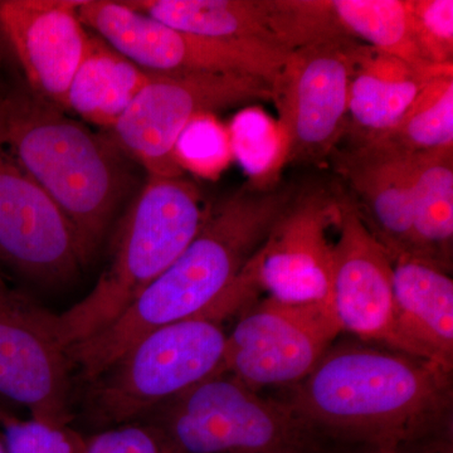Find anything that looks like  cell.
<instances>
[{
    "label": "cell",
    "instance_id": "obj_11",
    "mask_svg": "<svg viewBox=\"0 0 453 453\" xmlns=\"http://www.w3.org/2000/svg\"><path fill=\"white\" fill-rule=\"evenodd\" d=\"M71 366L57 314L0 283V396L25 405L33 419L68 426Z\"/></svg>",
    "mask_w": 453,
    "mask_h": 453
},
{
    "label": "cell",
    "instance_id": "obj_23",
    "mask_svg": "<svg viewBox=\"0 0 453 453\" xmlns=\"http://www.w3.org/2000/svg\"><path fill=\"white\" fill-rule=\"evenodd\" d=\"M374 142L407 157L453 149V71L432 80L402 120Z\"/></svg>",
    "mask_w": 453,
    "mask_h": 453
},
{
    "label": "cell",
    "instance_id": "obj_28",
    "mask_svg": "<svg viewBox=\"0 0 453 453\" xmlns=\"http://www.w3.org/2000/svg\"><path fill=\"white\" fill-rule=\"evenodd\" d=\"M452 437L441 438V440L426 441V442L413 443H386V445L353 446L340 453H428L440 443Z\"/></svg>",
    "mask_w": 453,
    "mask_h": 453
},
{
    "label": "cell",
    "instance_id": "obj_9",
    "mask_svg": "<svg viewBox=\"0 0 453 453\" xmlns=\"http://www.w3.org/2000/svg\"><path fill=\"white\" fill-rule=\"evenodd\" d=\"M360 44L350 38H329L288 52L271 86L286 162H323L344 138Z\"/></svg>",
    "mask_w": 453,
    "mask_h": 453
},
{
    "label": "cell",
    "instance_id": "obj_16",
    "mask_svg": "<svg viewBox=\"0 0 453 453\" xmlns=\"http://www.w3.org/2000/svg\"><path fill=\"white\" fill-rule=\"evenodd\" d=\"M399 351L453 369V281L449 271L401 255L392 261Z\"/></svg>",
    "mask_w": 453,
    "mask_h": 453
},
{
    "label": "cell",
    "instance_id": "obj_22",
    "mask_svg": "<svg viewBox=\"0 0 453 453\" xmlns=\"http://www.w3.org/2000/svg\"><path fill=\"white\" fill-rule=\"evenodd\" d=\"M327 5L340 37L413 65H428L414 42L410 0H327Z\"/></svg>",
    "mask_w": 453,
    "mask_h": 453
},
{
    "label": "cell",
    "instance_id": "obj_15",
    "mask_svg": "<svg viewBox=\"0 0 453 453\" xmlns=\"http://www.w3.org/2000/svg\"><path fill=\"white\" fill-rule=\"evenodd\" d=\"M82 0H0V37L32 94L65 110L68 88L85 55L89 33Z\"/></svg>",
    "mask_w": 453,
    "mask_h": 453
},
{
    "label": "cell",
    "instance_id": "obj_24",
    "mask_svg": "<svg viewBox=\"0 0 453 453\" xmlns=\"http://www.w3.org/2000/svg\"><path fill=\"white\" fill-rule=\"evenodd\" d=\"M231 155L229 131L214 118V113L196 116L180 134L174 148L179 168L207 179L219 177Z\"/></svg>",
    "mask_w": 453,
    "mask_h": 453
},
{
    "label": "cell",
    "instance_id": "obj_2",
    "mask_svg": "<svg viewBox=\"0 0 453 453\" xmlns=\"http://www.w3.org/2000/svg\"><path fill=\"white\" fill-rule=\"evenodd\" d=\"M294 188L242 187L210 210L184 252L112 324L68 349L97 380L146 334L203 314L226 294L295 201Z\"/></svg>",
    "mask_w": 453,
    "mask_h": 453
},
{
    "label": "cell",
    "instance_id": "obj_32",
    "mask_svg": "<svg viewBox=\"0 0 453 453\" xmlns=\"http://www.w3.org/2000/svg\"><path fill=\"white\" fill-rule=\"evenodd\" d=\"M5 282L4 276H3L2 265H0V283Z\"/></svg>",
    "mask_w": 453,
    "mask_h": 453
},
{
    "label": "cell",
    "instance_id": "obj_17",
    "mask_svg": "<svg viewBox=\"0 0 453 453\" xmlns=\"http://www.w3.org/2000/svg\"><path fill=\"white\" fill-rule=\"evenodd\" d=\"M340 170L359 196L363 219L390 258L408 255L412 232L414 155L380 144L353 146L340 157Z\"/></svg>",
    "mask_w": 453,
    "mask_h": 453
},
{
    "label": "cell",
    "instance_id": "obj_26",
    "mask_svg": "<svg viewBox=\"0 0 453 453\" xmlns=\"http://www.w3.org/2000/svg\"><path fill=\"white\" fill-rule=\"evenodd\" d=\"M3 443L7 453H83L85 437L68 426L17 418L2 411Z\"/></svg>",
    "mask_w": 453,
    "mask_h": 453
},
{
    "label": "cell",
    "instance_id": "obj_30",
    "mask_svg": "<svg viewBox=\"0 0 453 453\" xmlns=\"http://www.w3.org/2000/svg\"><path fill=\"white\" fill-rule=\"evenodd\" d=\"M7 52L4 43H3L2 37H0V65H2L3 58H4V53Z\"/></svg>",
    "mask_w": 453,
    "mask_h": 453
},
{
    "label": "cell",
    "instance_id": "obj_13",
    "mask_svg": "<svg viewBox=\"0 0 453 453\" xmlns=\"http://www.w3.org/2000/svg\"><path fill=\"white\" fill-rule=\"evenodd\" d=\"M338 199L324 193L295 198L246 270L256 288L283 303H332Z\"/></svg>",
    "mask_w": 453,
    "mask_h": 453
},
{
    "label": "cell",
    "instance_id": "obj_19",
    "mask_svg": "<svg viewBox=\"0 0 453 453\" xmlns=\"http://www.w3.org/2000/svg\"><path fill=\"white\" fill-rule=\"evenodd\" d=\"M150 80V73L103 38L89 35L85 55L68 88L65 110L109 133Z\"/></svg>",
    "mask_w": 453,
    "mask_h": 453
},
{
    "label": "cell",
    "instance_id": "obj_4",
    "mask_svg": "<svg viewBox=\"0 0 453 453\" xmlns=\"http://www.w3.org/2000/svg\"><path fill=\"white\" fill-rule=\"evenodd\" d=\"M210 210L183 177H148L119 229L109 266L73 308L57 315L68 348L112 324L199 234Z\"/></svg>",
    "mask_w": 453,
    "mask_h": 453
},
{
    "label": "cell",
    "instance_id": "obj_8",
    "mask_svg": "<svg viewBox=\"0 0 453 453\" xmlns=\"http://www.w3.org/2000/svg\"><path fill=\"white\" fill-rule=\"evenodd\" d=\"M271 100L257 77L223 73H151V80L118 124L106 133L148 177H183L174 157L177 140L196 116Z\"/></svg>",
    "mask_w": 453,
    "mask_h": 453
},
{
    "label": "cell",
    "instance_id": "obj_6",
    "mask_svg": "<svg viewBox=\"0 0 453 453\" xmlns=\"http://www.w3.org/2000/svg\"><path fill=\"white\" fill-rule=\"evenodd\" d=\"M223 320L207 310L146 334L96 380L95 421L129 423L219 375L226 350Z\"/></svg>",
    "mask_w": 453,
    "mask_h": 453
},
{
    "label": "cell",
    "instance_id": "obj_18",
    "mask_svg": "<svg viewBox=\"0 0 453 453\" xmlns=\"http://www.w3.org/2000/svg\"><path fill=\"white\" fill-rule=\"evenodd\" d=\"M451 65H418L360 44L349 94V124L354 146L383 138L402 120L432 80Z\"/></svg>",
    "mask_w": 453,
    "mask_h": 453
},
{
    "label": "cell",
    "instance_id": "obj_7",
    "mask_svg": "<svg viewBox=\"0 0 453 453\" xmlns=\"http://www.w3.org/2000/svg\"><path fill=\"white\" fill-rule=\"evenodd\" d=\"M80 19L113 50L150 73H223L273 86L290 50L256 40H216L173 28L124 2L83 0Z\"/></svg>",
    "mask_w": 453,
    "mask_h": 453
},
{
    "label": "cell",
    "instance_id": "obj_25",
    "mask_svg": "<svg viewBox=\"0 0 453 453\" xmlns=\"http://www.w3.org/2000/svg\"><path fill=\"white\" fill-rule=\"evenodd\" d=\"M414 42L428 65H453L452 0H410Z\"/></svg>",
    "mask_w": 453,
    "mask_h": 453
},
{
    "label": "cell",
    "instance_id": "obj_12",
    "mask_svg": "<svg viewBox=\"0 0 453 453\" xmlns=\"http://www.w3.org/2000/svg\"><path fill=\"white\" fill-rule=\"evenodd\" d=\"M43 285H61L83 267L70 222L9 148L0 130V265Z\"/></svg>",
    "mask_w": 453,
    "mask_h": 453
},
{
    "label": "cell",
    "instance_id": "obj_29",
    "mask_svg": "<svg viewBox=\"0 0 453 453\" xmlns=\"http://www.w3.org/2000/svg\"><path fill=\"white\" fill-rule=\"evenodd\" d=\"M428 453H453L452 440H447L445 442L440 443Z\"/></svg>",
    "mask_w": 453,
    "mask_h": 453
},
{
    "label": "cell",
    "instance_id": "obj_5",
    "mask_svg": "<svg viewBox=\"0 0 453 453\" xmlns=\"http://www.w3.org/2000/svg\"><path fill=\"white\" fill-rule=\"evenodd\" d=\"M160 429L178 453H340L288 402L214 375L173 399Z\"/></svg>",
    "mask_w": 453,
    "mask_h": 453
},
{
    "label": "cell",
    "instance_id": "obj_3",
    "mask_svg": "<svg viewBox=\"0 0 453 453\" xmlns=\"http://www.w3.org/2000/svg\"><path fill=\"white\" fill-rule=\"evenodd\" d=\"M0 130L73 226L88 264L133 186L127 155L29 89L0 95Z\"/></svg>",
    "mask_w": 453,
    "mask_h": 453
},
{
    "label": "cell",
    "instance_id": "obj_10",
    "mask_svg": "<svg viewBox=\"0 0 453 453\" xmlns=\"http://www.w3.org/2000/svg\"><path fill=\"white\" fill-rule=\"evenodd\" d=\"M340 333L332 303H283L267 297L247 309L226 334L219 374L257 392L294 386L314 371Z\"/></svg>",
    "mask_w": 453,
    "mask_h": 453
},
{
    "label": "cell",
    "instance_id": "obj_1",
    "mask_svg": "<svg viewBox=\"0 0 453 453\" xmlns=\"http://www.w3.org/2000/svg\"><path fill=\"white\" fill-rule=\"evenodd\" d=\"M283 401L340 446L452 437V372L372 342L333 345Z\"/></svg>",
    "mask_w": 453,
    "mask_h": 453
},
{
    "label": "cell",
    "instance_id": "obj_20",
    "mask_svg": "<svg viewBox=\"0 0 453 453\" xmlns=\"http://www.w3.org/2000/svg\"><path fill=\"white\" fill-rule=\"evenodd\" d=\"M453 241V149L414 155L412 232L408 255L449 271Z\"/></svg>",
    "mask_w": 453,
    "mask_h": 453
},
{
    "label": "cell",
    "instance_id": "obj_14",
    "mask_svg": "<svg viewBox=\"0 0 453 453\" xmlns=\"http://www.w3.org/2000/svg\"><path fill=\"white\" fill-rule=\"evenodd\" d=\"M334 244L333 308L342 332L399 351L392 258L368 228L356 203L338 201Z\"/></svg>",
    "mask_w": 453,
    "mask_h": 453
},
{
    "label": "cell",
    "instance_id": "obj_33",
    "mask_svg": "<svg viewBox=\"0 0 453 453\" xmlns=\"http://www.w3.org/2000/svg\"><path fill=\"white\" fill-rule=\"evenodd\" d=\"M2 411H3L2 408H0V412H2Z\"/></svg>",
    "mask_w": 453,
    "mask_h": 453
},
{
    "label": "cell",
    "instance_id": "obj_27",
    "mask_svg": "<svg viewBox=\"0 0 453 453\" xmlns=\"http://www.w3.org/2000/svg\"><path fill=\"white\" fill-rule=\"evenodd\" d=\"M83 453H178L160 427L124 425L85 438Z\"/></svg>",
    "mask_w": 453,
    "mask_h": 453
},
{
    "label": "cell",
    "instance_id": "obj_21",
    "mask_svg": "<svg viewBox=\"0 0 453 453\" xmlns=\"http://www.w3.org/2000/svg\"><path fill=\"white\" fill-rule=\"evenodd\" d=\"M124 3L164 25L202 37L256 40L279 46L270 29L266 0H127Z\"/></svg>",
    "mask_w": 453,
    "mask_h": 453
},
{
    "label": "cell",
    "instance_id": "obj_31",
    "mask_svg": "<svg viewBox=\"0 0 453 453\" xmlns=\"http://www.w3.org/2000/svg\"><path fill=\"white\" fill-rule=\"evenodd\" d=\"M0 453H7L5 452L4 443H3L2 437H0Z\"/></svg>",
    "mask_w": 453,
    "mask_h": 453
}]
</instances>
